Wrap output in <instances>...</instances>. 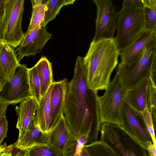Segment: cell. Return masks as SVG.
I'll use <instances>...</instances> for the list:
<instances>
[{
	"label": "cell",
	"mask_w": 156,
	"mask_h": 156,
	"mask_svg": "<svg viewBox=\"0 0 156 156\" xmlns=\"http://www.w3.org/2000/svg\"><path fill=\"white\" fill-rule=\"evenodd\" d=\"M156 38L144 48L140 54L132 62H121L116 72L125 89L130 90L145 79H149L153 66L156 65Z\"/></svg>",
	"instance_id": "3"
},
{
	"label": "cell",
	"mask_w": 156,
	"mask_h": 156,
	"mask_svg": "<svg viewBox=\"0 0 156 156\" xmlns=\"http://www.w3.org/2000/svg\"><path fill=\"white\" fill-rule=\"evenodd\" d=\"M149 79H145L126 91L124 101L132 108L140 112L147 107V94Z\"/></svg>",
	"instance_id": "16"
},
{
	"label": "cell",
	"mask_w": 156,
	"mask_h": 156,
	"mask_svg": "<svg viewBox=\"0 0 156 156\" xmlns=\"http://www.w3.org/2000/svg\"><path fill=\"white\" fill-rule=\"evenodd\" d=\"M15 48L4 44L0 51V65L7 80H10L17 68L21 64L18 60Z\"/></svg>",
	"instance_id": "17"
},
{
	"label": "cell",
	"mask_w": 156,
	"mask_h": 156,
	"mask_svg": "<svg viewBox=\"0 0 156 156\" xmlns=\"http://www.w3.org/2000/svg\"><path fill=\"white\" fill-rule=\"evenodd\" d=\"M144 6L151 7L156 6V0H141Z\"/></svg>",
	"instance_id": "36"
},
{
	"label": "cell",
	"mask_w": 156,
	"mask_h": 156,
	"mask_svg": "<svg viewBox=\"0 0 156 156\" xmlns=\"http://www.w3.org/2000/svg\"><path fill=\"white\" fill-rule=\"evenodd\" d=\"M29 81L31 96L39 103L41 98L40 82L35 65L28 69Z\"/></svg>",
	"instance_id": "24"
},
{
	"label": "cell",
	"mask_w": 156,
	"mask_h": 156,
	"mask_svg": "<svg viewBox=\"0 0 156 156\" xmlns=\"http://www.w3.org/2000/svg\"><path fill=\"white\" fill-rule=\"evenodd\" d=\"M16 106L15 110L18 116L16 128L19 130L18 138L14 143L16 146L23 141L26 133L36 113L37 103L30 97Z\"/></svg>",
	"instance_id": "13"
},
{
	"label": "cell",
	"mask_w": 156,
	"mask_h": 156,
	"mask_svg": "<svg viewBox=\"0 0 156 156\" xmlns=\"http://www.w3.org/2000/svg\"><path fill=\"white\" fill-rule=\"evenodd\" d=\"M5 1H6L7 0H4Z\"/></svg>",
	"instance_id": "41"
},
{
	"label": "cell",
	"mask_w": 156,
	"mask_h": 156,
	"mask_svg": "<svg viewBox=\"0 0 156 156\" xmlns=\"http://www.w3.org/2000/svg\"><path fill=\"white\" fill-rule=\"evenodd\" d=\"M144 4L141 0H123L122 7H134L142 8Z\"/></svg>",
	"instance_id": "31"
},
{
	"label": "cell",
	"mask_w": 156,
	"mask_h": 156,
	"mask_svg": "<svg viewBox=\"0 0 156 156\" xmlns=\"http://www.w3.org/2000/svg\"><path fill=\"white\" fill-rule=\"evenodd\" d=\"M45 134L48 144L57 156L75 155L77 137L70 130L63 112L55 126Z\"/></svg>",
	"instance_id": "8"
},
{
	"label": "cell",
	"mask_w": 156,
	"mask_h": 156,
	"mask_svg": "<svg viewBox=\"0 0 156 156\" xmlns=\"http://www.w3.org/2000/svg\"><path fill=\"white\" fill-rule=\"evenodd\" d=\"M147 94V105L151 116L154 130L156 124V78L151 77L149 79Z\"/></svg>",
	"instance_id": "22"
},
{
	"label": "cell",
	"mask_w": 156,
	"mask_h": 156,
	"mask_svg": "<svg viewBox=\"0 0 156 156\" xmlns=\"http://www.w3.org/2000/svg\"><path fill=\"white\" fill-rule=\"evenodd\" d=\"M76 0H63L64 6L73 4Z\"/></svg>",
	"instance_id": "39"
},
{
	"label": "cell",
	"mask_w": 156,
	"mask_h": 156,
	"mask_svg": "<svg viewBox=\"0 0 156 156\" xmlns=\"http://www.w3.org/2000/svg\"><path fill=\"white\" fill-rule=\"evenodd\" d=\"M8 104L0 99V119L5 116Z\"/></svg>",
	"instance_id": "34"
},
{
	"label": "cell",
	"mask_w": 156,
	"mask_h": 156,
	"mask_svg": "<svg viewBox=\"0 0 156 156\" xmlns=\"http://www.w3.org/2000/svg\"><path fill=\"white\" fill-rule=\"evenodd\" d=\"M155 38L156 31L143 29L130 44L120 51L121 62L126 63L133 61Z\"/></svg>",
	"instance_id": "14"
},
{
	"label": "cell",
	"mask_w": 156,
	"mask_h": 156,
	"mask_svg": "<svg viewBox=\"0 0 156 156\" xmlns=\"http://www.w3.org/2000/svg\"><path fill=\"white\" fill-rule=\"evenodd\" d=\"M45 4L46 10L44 19L43 22L41 24L44 26H46L49 22L55 18L64 6L63 0H47Z\"/></svg>",
	"instance_id": "25"
},
{
	"label": "cell",
	"mask_w": 156,
	"mask_h": 156,
	"mask_svg": "<svg viewBox=\"0 0 156 156\" xmlns=\"http://www.w3.org/2000/svg\"><path fill=\"white\" fill-rule=\"evenodd\" d=\"M4 44L2 41H0V51L2 45ZM7 80V79L0 65V92L2 89Z\"/></svg>",
	"instance_id": "33"
},
{
	"label": "cell",
	"mask_w": 156,
	"mask_h": 156,
	"mask_svg": "<svg viewBox=\"0 0 156 156\" xmlns=\"http://www.w3.org/2000/svg\"><path fill=\"white\" fill-rule=\"evenodd\" d=\"M35 65L40 81L41 97L55 81L53 79L51 63L45 56H43Z\"/></svg>",
	"instance_id": "20"
},
{
	"label": "cell",
	"mask_w": 156,
	"mask_h": 156,
	"mask_svg": "<svg viewBox=\"0 0 156 156\" xmlns=\"http://www.w3.org/2000/svg\"><path fill=\"white\" fill-rule=\"evenodd\" d=\"M51 36L47 31L45 26L41 24L25 34L20 46L16 49L19 61L25 56L34 55L40 53Z\"/></svg>",
	"instance_id": "12"
},
{
	"label": "cell",
	"mask_w": 156,
	"mask_h": 156,
	"mask_svg": "<svg viewBox=\"0 0 156 156\" xmlns=\"http://www.w3.org/2000/svg\"><path fill=\"white\" fill-rule=\"evenodd\" d=\"M68 84L66 78L53 83L50 100L51 113L49 130L55 126L63 112Z\"/></svg>",
	"instance_id": "15"
},
{
	"label": "cell",
	"mask_w": 156,
	"mask_h": 156,
	"mask_svg": "<svg viewBox=\"0 0 156 156\" xmlns=\"http://www.w3.org/2000/svg\"><path fill=\"white\" fill-rule=\"evenodd\" d=\"M46 5L40 3L32 6V10L30 23L25 34H26L41 24L44 19Z\"/></svg>",
	"instance_id": "23"
},
{
	"label": "cell",
	"mask_w": 156,
	"mask_h": 156,
	"mask_svg": "<svg viewBox=\"0 0 156 156\" xmlns=\"http://www.w3.org/2000/svg\"><path fill=\"white\" fill-rule=\"evenodd\" d=\"M120 53L115 38L92 41L83 61L90 89L97 92L105 89Z\"/></svg>",
	"instance_id": "2"
},
{
	"label": "cell",
	"mask_w": 156,
	"mask_h": 156,
	"mask_svg": "<svg viewBox=\"0 0 156 156\" xmlns=\"http://www.w3.org/2000/svg\"><path fill=\"white\" fill-rule=\"evenodd\" d=\"M78 56L74 74L68 82L63 112L71 131L77 137H88V144L98 140L101 122L98 92L88 87L83 63Z\"/></svg>",
	"instance_id": "1"
},
{
	"label": "cell",
	"mask_w": 156,
	"mask_h": 156,
	"mask_svg": "<svg viewBox=\"0 0 156 156\" xmlns=\"http://www.w3.org/2000/svg\"><path fill=\"white\" fill-rule=\"evenodd\" d=\"M53 84V83L50 86L45 94L41 97L39 103L37 105V115L39 126L41 130L44 133H47L49 129L50 100Z\"/></svg>",
	"instance_id": "19"
},
{
	"label": "cell",
	"mask_w": 156,
	"mask_h": 156,
	"mask_svg": "<svg viewBox=\"0 0 156 156\" xmlns=\"http://www.w3.org/2000/svg\"><path fill=\"white\" fill-rule=\"evenodd\" d=\"M97 8L95 34L92 41L114 37L119 12L111 0H93Z\"/></svg>",
	"instance_id": "10"
},
{
	"label": "cell",
	"mask_w": 156,
	"mask_h": 156,
	"mask_svg": "<svg viewBox=\"0 0 156 156\" xmlns=\"http://www.w3.org/2000/svg\"><path fill=\"white\" fill-rule=\"evenodd\" d=\"M143 26L142 8H122L118 13L115 37L120 51L132 42Z\"/></svg>",
	"instance_id": "7"
},
{
	"label": "cell",
	"mask_w": 156,
	"mask_h": 156,
	"mask_svg": "<svg viewBox=\"0 0 156 156\" xmlns=\"http://www.w3.org/2000/svg\"><path fill=\"white\" fill-rule=\"evenodd\" d=\"M5 2L4 0H0V20L4 11Z\"/></svg>",
	"instance_id": "37"
},
{
	"label": "cell",
	"mask_w": 156,
	"mask_h": 156,
	"mask_svg": "<svg viewBox=\"0 0 156 156\" xmlns=\"http://www.w3.org/2000/svg\"><path fill=\"white\" fill-rule=\"evenodd\" d=\"M27 150L28 156H57L55 152L48 144L35 146Z\"/></svg>",
	"instance_id": "27"
},
{
	"label": "cell",
	"mask_w": 156,
	"mask_h": 156,
	"mask_svg": "<svg viewBox=\"0 0 156 156\" xmlns=\"http://www.w3.org/2000/svg\"><path fill=\"white\" fill-rule=\"evenodd\" d=\"M78 142L75 156H80L82 148L88 144V137L85 135H81L77 137Z\"/></svg>",
	"instance_id": "30"
},
{
	"label": "cell",
	"mask_w": 156,
	"mask_h": 156,
	"mask_svg": "<svg viewBox=\"0 0 156 156\" xmlns=\"http://www.w3.org/2000/svg\"><path fill=\"white\" fill-rule=\"evenodd\" d=\"M100 131L101 141L116 156H147L146 148L135 140L121 126L102 122Z\"/></svg>",
	"instance_id": "4"
},
{
	"label": "cell",
	"mask_w": 156,
	"mask_h": 156,
	"mask_svg": "<svg viewBox=\"0 0 156 156\" xmlns=\"http://www.w3.org/2000/svg\"><path fill=\"white\" fill-rule=\"evenodd\" d=\"M14 144L8 146L6 143L0 145V156H12Z\"/></svg>",
	"instance_id": "32"
},
{
	"label": "cell",
	"mask_w": 156,
	"mask_h": 156,
	"mask_svg": "<svg viewBox=\"0 0 156 156\" xmlns=\"http://www.w3.org/2000/svg\"><path fill=\"white\" fill-rule=\"evenodd\" d=\"M104 94L98 97L100 121L122 126L121 110L126 90L116 72L108 83Z\"/></svg>",
	"instance_id": "5"
},
{
	"label": "cell",
	"mask_w": 156,
	"mask_h": 156,
	"mask_svg": "<svg viewBox=\"0 0 156 156\" xmlns=\"http://www.w3.org/2000/svg\"><path fill=\"white\" fill-rule=\"evenodd\" d=\"M89 144L83 147L80 156H116L110 148L101 140Z\"/></svg>",
	"instance_id": "21"
},
{
	"label": "cell",
	"mask_w": 156,
	"mask_h": 156,
	"mask_svg": "<svg viewBox=\"0 0 156 156\" xmlns=\"http://www.w3.org/2000/svg\"></svg>",
	"instance_id": "42"
},
{
	"label": "cell",
	"mask_w": 156,
	"mask_h": 156,
	"mask_svg": "<svg viewBox=\"0 0 156 156\" xmlns=\"http://www.w3.org/2000/svg\"><path fill=\"white\" fill-rule=\"evenodd\" d=\"M121 120L122 126L139 143L146 147L153 143L141 113L133 109L124 100Z\"/></svg>",
	"instance_id": "11"
},
{
	"label": "cell",
	"mask_w": 156,
	"mask_h": 156,
	"mask_svg": "<svg viewBox=\"0 0 156 156\" xmlns=\"http://www.w3.org/2000/svg\"><path fill=\"white\" fill-rule=\"evenodd\" d=\"M31 97L29 81L28 68L21 64L10 80H7L0 92V99L14 105Z\"/></svg>",
	"instance_id": "9"
},
{
	"label": "cell",
	"mask_w": 156,
	"mask_h": 156,
	"mask_svg": "<svg viewBox=\"0 0 156 156\" xmlns=\"http://www.w3.org/2000/svg\"><path fill=\"white\" fill-rule=\"evenodd\" d=\"M48 144L45 133L40 129L36 113L28 129L23 142L15 147L24 149L36 146Z\"/></svg>",
	"instance_id": "18"
},
{
	"label": "cell",
	"mask_w": 156,
	"mask_h": 156,
	"mask_svg": "<svg viewBox=\"0 0 156 156\" xmlns=\"http://www.w3.org/2000/svg\"><path fill=\"white\" fill-rule=\"evenodd\" d=\"M8 122L5 116L0 119V144L7 137Z\"/></svg>",
	"instance_id": "29"
},
{
	"label": "cell",
	"mask_w": 156,
	"mask_h": 156,
	"mask_svg": "<svg viewBox=\"0 0 156 156\" xmlns=\"http://www.w3.org/2000/svg\"><path fill=\"white\" fill-rule=\"evenodd\" d=\"M147 130L151 137L153 143L156 146V141L152 120L147 108L145 109L141 112Z\"/></svg>",
	"instance_id": "28"
},
{
	"label": "cell",
	"mask_w": 156,
	"mask_h": 156,
	"mask_svg": "<svg viewBox=\"0 0 156 156\" xmlns=\"http://www.w3.org/2000/svg\"><path fill=\"white\" fill-rule=\"evenodd\" d=\"M148 156H156V146L153 143L149 144L146 147Z\"/></svg>",
	"instance_id": "35"
},
{
	"label": "cell",
	"mask_w": 156,
	"mask_h": 156,
	"mask_svg": "<svg viewBox=\"0 0 156 156\" xmlns=\"http://www.w3.org/2000/svg\"><path fill=\"white\" fill-rule=\"evenodd\" d=\"M47 0H32V6L38 5L40 3H45Z\"/></svg>",
	"instance_id": "38"
},
{
	"label": "cell",
	"mask_w": 156,
	"mask_h": 156,
	"mask_svg": "<svg viewBox=\"0 0 156 156\" xmlns=\"http://www.w3.org/2000/svg\"><path fill=\"white\" fill-rule=\"evenodd\" d=\"M143 29L156 31V6L142 8Z\"/></svg>",
	"instance_id": "26"
},
{
	"label": "cell",
	"mask_w": 156,
	"mask_h": 156,
	"mask_svg": "<svg viewBox=\"0 0 156 156\" xmlns=\"http://www.w3.org/2000/svg\"><path fill=\"white\" fill-rule=\"evenodd\" d=\"M3 34L0 25V41H3Z\"/></svg>",
	"instance_id": "40"
},
{
	"label": "cell",
	"mask_w": 156,
	"mask_h": 156,
	"mask_svg": "<svg viewBox=\"0 0 156 156\" xmlns=\"http://www.w3.org/2000/svg\"><path fill=\"white\" fill-rule=\"evenodd\" d=\"M24 2V0H7L0 20L3 42L15 48L20 44L25 36L22 28Z\"/></svg>",
	"instance_id": "6"
}]
</instances>
